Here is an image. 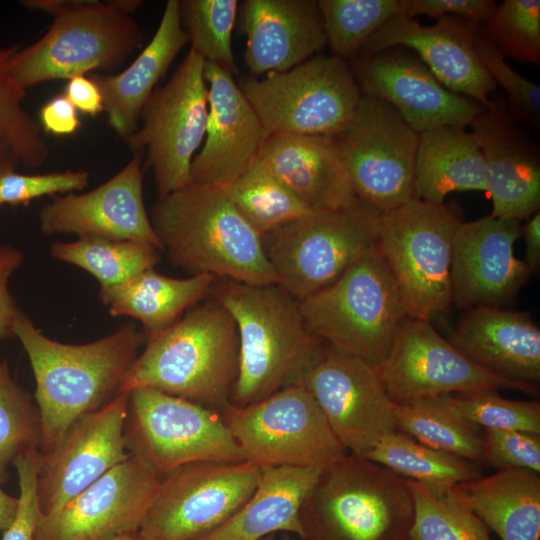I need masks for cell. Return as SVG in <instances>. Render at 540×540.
Segmentation results:
<instances>
[{
  "label": "cell",
  "instance_id": "cell-1",
  "mask_svg": "<svg viewBox=\"0 0 540 540\" xmlns=\"http://www.w3.org/2000/svg\"><path fill=\"white\" fill-rule=\"evenodd\" d=\"M14 336L22 344L35 379L34 400L49 449L79 417L97 411L122 393V385L145 336L134 324L85 344L47 337L20 311Z\"/></svg>",
  "mask_w": 540,
  "mask_h": 540
},
{
  "label": "cell",
  "instance_id": "cell-2",
  "mask_svg": "<svg viewBox=\"0 0 540 540\" xmlns=\"http://www.w3.org/2000/svg\"><path fill=\"white\" fill-rule=\"evenodd\" d=\"M209 296L234 318L239 338V370L234 406L260 401L301 384L325 344L307 328L299 301L278 283L247 284L222 279Z\"/></svg>",
  "mask_w": 540,
  "mask_h": 540
},
{
  "label": "cell",
  "instance_id": "cell-3",
  "mask_svg": "<svg viewBox=\"0 0 540 540\" xmlns=\"http://www.w3.org/2000/svg\"><path fill=\"white\" fill-rule=\"evenodd\" d=\"M150 220L171 264L190 276L278 283L260 235L235 208L225 187L191 182L158 198Z\"/></svg>",
  "mask_w": 540,
  "mask_h": 540
},
{
  "label": "cell",
  "instance_id": "cell-4",
  "mask_svg": "<svg viewBox=\"0 0 540 540\" xmlns=\"http://www.w3.org/2000/svg\"><path fill=\"white\" fill-rule=\"evenodd\" d=\"M239 370V338L232 315L214 298L145 340L121 392L149 387L222 413Z\"/></svg>",
  "mask_w": 540,
  "mask_h": 540
},
{
  "label": "cell",
  "instance_id": "cell-5",
  "mask_svg": "<svg viewBox=\"0 0 540 540\" xmlns=\"http://www.w3.org/2000/svg\"><path fill=\"white\" fill-rule=\"evenodd\" d=\"M414 519L408 480L352 453L320 471L300 511L303 540H411Z\"/></svg>",
  "mask_w": 540,
  "mask_h": 540
},
{
  "label": "cell",
  "instance_id": "cell-6",
  "mask_svg": "<svg viewBox=\"0 0 540 540\" xmlns=\"http://www.w3.org/2000/svg\"><path fill=\"white\" fill-rule=\"evenodd\" d=\"M299 305L315 337L376 370L384 364L407 317L396 282L377 248Z\"/></svg>",
  "mask_w": 540,
  "mask_h": 540
},
{
  "label": "cell",
  "instance_id": "cell-7",
  "mask_svg": "<svg viewBox=\"0 0 540 540\" xmlns=\"http://www.w3.org/2000/svg\"><path fill=\"white\" fill-rule=\"evenodd\" d=\"M461 221L455 207L417 198L380 215L377 249L407 317L431 322L450 309L452 246Z\"/></svg>",
  "mask_w": 540,
  "mask_h": 540
},
{
  "label": "cell",
  "instance_id": "cell-8",
  "mask_svg": "<svg viewBox=\"0 0 540 540\" xmlns=\"http://www.w3.org/2000/svg\"><path fill=\"white\" fill-rule=\"evenodd\" d=\"M380 215L363 204L313 211L261 236L278 284L298 301L377 248Z\"/></svg>",
  "mask_w": 540,
  "mask_h": 540
},
{
  "label": "cell",
  "instance_id": "cell-9",
  "mask_svg": "<svg viewBox=\"0 0 540 540\" xmlns=\"http://www.w3.org/2000/svg\"><path fill=\"white\" fill-rule=\"evenodd\" d=\"M142 40L137 21L114 0H89L53 18L42 37L21 46L11 58L10 71L24 89L92 71H112L141 47Z\"/></svg>",
  "mask_w": 540,
  "mask_h": 540
},
{
  "label": "cell",
  "instance_id": "cell-10",
  "mask_svg": "<svg viewBox=\"0 0 540 540\" xmlns=\"http://www.w3.org/2000/svg\"><path fill=\"white\" fill-rule=\"evenodd\" d=\"M267 135L334 136L352 119L361 92L347 62L317 55L239 84Z\"/></svg>",
  "mask_w": 540,
  "mask_h": 540
},
{
  "label": "cell",
  "instance_id": "cell-11",
  "mask_svg": "<svg viewBox=\"0 0 540 540\" xmlns=\"http://www.w3.org/2000/svg\"><path fill=\"white\" fill-rule=\"evenodd\" d=\"M221 414L244 460L260 469L322 470L348 453L302 384L246 406L230 404Z\"/></svg>",
  "mask_w": 540,
  "mask_h": 540
},
{
  "label": "cell",
  "instance_id": "cell-12",
  "mask_svg": "<svg viewBox=\"0 0 540 540\" xmlns=\"http://www.w3.org/2000/svg\"><path fill=\"white\" fill-rule=\"evenodd\" d=\"M205 59L192 49L169 80L144 105L141 126L125 141L133 153L145 154L158 198L191 183V163L205 137L208 89Z\"/></svg>",
  "mask_w": 540,
  "mask_h": 540
},
{
  "label": "cell",
  "instance_id": "cell-13",
  "mask_svg": "<svg viewBox=\"0 0 540 540\" xmlns=\"http://www.w3.org/2000/svg\"><path fill=\"white\" fill-rule=\"evenodd\" d=\"M129 453L160 475L198 461H245L220 412L149 387L129 391Z\"/></svg>",
  "mask_w": 540,
  "mask_h": 540
},
{
  "label": "cell",
  "instance_id": "cell-14",
  "mask_svg": "<svg viewBox=\"0 0 540 540\" xmlns=\"http://www.w3.org/2000/svg\"><path fill=\"white\" fill-rule=\"evenodd\" d=\"M418 136L390 104L361 94L352 119L332 136L361 204L381 215L416 198Z\"/></svg>",
  "mask_w": 540,
  "mask_h": 540
},
{
  "label": "cell",
  "instance_id": "cell-15",
  "mask_svg": "<svg viewBox=\"0 0 540 540\" xmlns=\"http://www.w3.org/2000/svg\"><path fill=\"white\" fill-rule=\"evenodd\" d=\"M261 469L248 462L198 461L162 476L137 532L142 540H199L254 492Z\"/></svg>",
  "mask_w": 540,
  "mask_h": 540
},
{
  "label": "cell",
  "instance_id": "cell-16",
  "mask_svg": "<svg viewBox=\"0 0 540 540\" xmlns=\"http://www.w3.org/2000/svg\"><path fill=\"white\" fill-rule=\"evenodd\" d=\"M396 404L447 394L512 389L538 397V385L509 380L478 366L443 338L431 322L406 317L378 370Z\"/></svg>",
  "mask_w": 540,
  "mask_h": 540
},
{
  "label": "cell",
  "instance_id": "cell-17",
  "mask_svg": "<svg viewBox=\"0 0 540 540\" xmlns=\"http://www.w3.org/2000/svg\"><path fill=\"white\" fill-rule=\"evenodd\" d=\"M301 384L314 397L333 433L352 454L362 456L396 431L394 403L378 370L325 345Z\"/></svg>",
  "mask_w": 540,
  "mask_h": 540
},
{
  "label": "cell",
  "instance_id": "cell-18",
  "mask_svg": "<svg viewBox=\"0 0 540 540\" xmlns=\"http://www.w3.org/2000/svg\"><path fill=\"white\" fill-rule=\"evenodd\" d=\"M129 392L76 419L39 454L37 496L41 513L51 514L109 470L125 461Z\"/></svg>",
  "mask_w": 540,
  "mask_h": 540
},
{
  "label": "cell",
  "instance_id": "cell-19",
  "mask_svg": "<svg viewBox=\"0 0 540 540\" xmlns=\"http://www.w3.org/2000/svg\"><path fill=\"white\" fill-rule=\"evenodd\" d=\"M161 478L130 453L62 508L41 513L35 540H113L137 533Z\"/></svg>",
  "mask_w": 540,
  "mask_h": 540
},
{
  "label": "cell",
  "instance_id": "cell-20",
  "mask_svg": "<svg viewBox=\"0 0 540 540\" xmlns=\"http://www.w3.org/2000/svg\"><path fill=\"white\" fill-rule=\"evenodd\" d=\"M350 68L361 94L390 104L417 133L440 126L466 128L485 109L444 87L406 48L357 57Z\"/></svg>",
  "mask_w": 540,
  "mask_h": 540
},
{
  "label": "cell",
  "instance_id": "cell-21",
  "mask_svg": "<svg viewBox=\"0 0 540 540\" xmlns=\"http://www.w3.org/2000/svg\"><path fill=\"white\" fill-rule=\"evenodd\" d=\"M478 23L458 16H442L430 26L399 13L367 39L357 57L393 47L412 50L439 82L453 93L485 108L497 86L484 69L475 49Z\"/></svg>",
  "mask_w": 540,
  "mask_h": 540
},
{
  "label": "cell",
  "instance_id": "cell-22",
  "mask_svg": "<svg viewBox=\"0 0 540 540\" xmlns=\"http://www.w3.org/2000/svg\"><path fill=\"white\" fill-rule=\"evenodd\" d=\"M521 227L520 220L491 215L460 222L452 246V304L501 307L517 295L532 274L514 254Z\"/></svg>",
  "mask_w": 540,
  "mask_h": 540
},
{
  "label": "cell",
  "instance_id": "cell-23",
  "mask_svg": "<svg viewBox=\"0 0 540 540\" xmlns=\"http://www.w3.org/2000/svg\"><path fill=\"white\" fill-rule=\"evenodd\" d=\"M143 154L113 177L82 194L56 196L39 212L44 234H75L146 242L162 251L143 198Z\"/></svg>",
  "mask_w": 540,
  "mask_h": 540
},
{
  "label": "cell",
  "instance_id": "cell-24",
  "mask_svg": "<svg viewBox=\"0 0 540 540\" xmlns=\"http://www.w3.org/2000/svg\"><path fill=\"white\" fill-rule=\"evenodd\" d=\"M208 119L205 142L191 163V182L226 187L257 157L267 133L232 73L205 61Z\"/></svg>",
  "mask_w": 540,
  "mask_h": 540
},
{
  "label": "cell",
  "instance_id": "cell-25",
  "mask_svg": "<svg viewBox=\"0 0 540 540\" xmlns=\"http://www.w3.org/2000/svg\"><path fill=\"white\" fill-rule=\"evenodd\" d=\"M471 127L485 160L491 216L521 221L539 211V151L520 121L506 105L492 101Z\"/></svg>",
  "mask_w": 540,
  "mask_h": 540
},
{
  "label": "cell",
  "instance_id": "cell-26",
  "mask_svg": "<svg viewBox=\"0 0 540 540\" xmlns=\"http://www.w3.org/2000/svg\"><path fill=\"white\" fill-rule=\"evenodd\" d=\"M239 20L246 36L244 61L256 75L287 71L327 45L314 0H246Z\"/></svg>",
  "mask_w": 540,
  "mask_h": 540
},
{
  "label": "cell",
  "instance_id": "cell-27",
  "mask_svg": "<svg viewBox=\"0 0 540 540\" xmlns=\"http://www.w3.org/2000/svg\"><path fill=\"white\" fill-rule=\"evenodd\" d=\"M257 156L311 211L341 210L360 204L331 136L271 134Z\"/></svg>",
  "mask_w": 540,
  "mask_h": 540
},
{
  "label": "cell",
  "instance_id": "cell-28",
  "mask_svg": "<svg viewBox=\"0 0 540 540\" xmlns=\"http://www.w3.org/2000/svg\"><path fill=\"white\" fill-rule=\"evenodd\" d=\"M450 342L483 369L538 385L540 329L528 312L476 306L465 310Z\"/></svg>",
  "mask_w": 540,
  "mask_h": 540
},
{
  "label": "cell",
  "instance_id": "cell-29",
  "mask_svg": "<svg viewBox=\"0 0 540 540\" xmlns=\"http://www.w3.org/2000/svg\"><path fill=\"white\" fill-rule=\"evenodd\" d=\"M188 43L179 0H168L152 39L128 67L116 74L90 76L101 92L109 126L119 137L126 141L137 130L156 84Z\"/></svg>",
  "mask_w": 540,
  "mask_h": 540
},
{
  "label": "cell",
  "instance_id": "cell-30",
  "mask_svg": "<svg viewBox=\"0 0 540 540\" xmlns=\"http://www.w3.org/2000/svg\"><path fill=\"white\" fill-rule=\"evenodd\" d=\"M321 470L296 467L262 468L247 501L220 527L199 540H263L276 532L303 539V501Z\"/></svg>",
  "mask_w": 540,
  "mask_h": 540
},
{
  "label": "cell",
  "instance_id": "cell-31",
  "mask_svg": "<svg viewBox=\"0 0 540 540\" xmlns=\"http://www.w3.org/2000/svg\"><path fill=\"white\" fill-rule=\"evenodd\" d=\"M452 493L500 540L540 539L539 473L497 470L457 484Z\"/></svg>",
  "mask_w": 540,
  "mask_h": 540
},
{
  "label": "cell",
  "instance_id": "cell-32",
  "mask_svg": "<svg viewBox=\"0 0 540 540\" xmlns=\"http://www.w3.org/2000/svg\"><path fill=\"white\" fill-rule=\"evenodd\" d=\"M217 280L210 274L173 278L152 268L126 283L99 288L98 295L110 315L137 319L146 340L207 298Z\"/></svg>",
  "mask_w": 540,
  "mask_h": 540
},
{
  "label": "cell",
  "instance_id": "cell-33",
  "mask_svg": "<svg viewBox=\"0 0 540 540\" xmlns=\"http://www.w3.org/2000/svg\"><path fill=\"white\" fill-rule=\"evenodd\" d=\"M486 191V165L473 131L440 126L419 133L415 195L442 204L452 192Z\"/></svg>",
  "mask_w": 540,
  "mask_h": 540
},
{
  "label": "cell",
  "instance_id": "cell-34",
  "mask_svg": "<svg viewBox=\"0 0 540 540\" xmlns=\"http://www.w3.org/2000/svg\"><path fill=\"white\" fill-rule=\"evenodd\" d=\"M361 457L424 485L436 495H446L457 484L482 475L480 465L436 450L398 430L384 435Z\"/></svg>",
  "mask_w": 540,
  "mask_h": 540
},
{
  "label": "cell",
  "instance_id": "cell-35",
  "mask_svg": "<svg viewBox=\"0 0 540 540\" xmlns=\"http://www.w3.org/2000/svg\"><path fill=\"white\" fill-rule=\"evenodd\" d=\"M159 251L146 242L101 237L55 241L50 246L51 257L87 271L100 288L126 283L154 268L160 261Z\"/></svg>",
  "mask_w": 540,
  "mask_h": 540
},
{
  "label": "cell",
  "instance_id": "cell-36",
  "mask_svg": "<svg viewBox=\"0 0 540 540\" xmlns=\"http://www.w3.org/2000/svg\"><path fill=\"white\" fill-rule=\"evenodd\" d=\"M397 430L436 450L484 465L482 429L439 397L396 404Z\"/></svg>",
  "mask_w": 540,
  "mask_h": 540
},
{
  "label": "cell",
  "instance_id": "cell-37",
  "mask_svg": "<svg viewBox=\"0 0 540 540\" xmlns=\"http://www.w3.org/2000/svg\"><path fill=\"white\" fill-rule=\"evenodd\" d=\"M226 191L241 216L261 236L310 212L258 156Z\"/></svg>",
  "mask_w": 540,
  "mask_h": 540
},
{
  "label": "cell",
  "instance_id": "cell-38",
  "mask_svg": "<svg viewBox=\"0 0 540 540\" xmlns=\"http://www.w3.org/2000/svg\"><path fill=\"white\" fill-rule=\"evenodd\" d=\"M327 44L343 60L357 58L384 22L402 13L401 0H319Z\"/></svg>",
  "mask_w": 540,
  "mask_h": 540
},
{
  "label": "cell",
  "instance_id": "cell-39",
  "mask_svg": "<svg viewBox=\"0 0 540 540\" xmlns=\"http://www.w3.org/2000/svg\"><path fill=\"white\" fill-rule=\"evenodd\" d=\"M39 409L32 396L11 376L0 358V484L15 460L42 448Z\"/></svg>",
  "mask_w": 540,
  "mask_h": 540
},
{
  "label": "cell",
  "instance_id": "cell-40",
  "mask_svg": "<svg viewBox=\"0 0 540 540\" xmlns=\"http://www.w3.org/2000/svg\"><path fill=\"white\" fill-rule=\"evenodd\" d=\"M22 45L0 47V137L15 151L20 164L42 166L50 155L39 122L23 107L26 89L12 77L10 61Z\"/></svg>",
  "mask_w": 540,
  "mask_h": 540
},
{
  "label": "cell",
  "instance_id": "cell-41",
  "mask_svg": "<svg viewBox=\"0 0 540 540\" xmlns=\"http://www.w3.org/2000/svg\"><path fill=\"white\" fill-rule=\"evenodd\" d=\"M238 5L237 0H179L181 24L190 49L231 73H237L232 31Z\"/></svg>",
  "mask_w": 540,
  "mask_h": 540
},
{
  "label": "cell",
  "instance_id": "cell-42",
  "mask_svg": "<svg viewBox=\"0 0 540 540\" xmlns=\"http://www.w3.org/2000/svg\"><path fill=\"white\" fill-rule=\"evenodd\" d=\"M477 32L505 58L540 65L539 0H504L478 25Z\"/></svg>",
  "mask_w": 540,
  "mask_h": 540
},
{
  "label": "cell",
  "instance_id": "cell-43",
  "mask_svg": "<svg viewBox=\"0 0 540 540\" xmlns=\"http://www.w3.org/2000/svg\"><path fill=\"white\" fill-rule=\"evenodd\" d=\"M408 483L415 502L411 540H494L483 522L452 491L436 495L416 481Z\"/></svg>",
  "mask_w": 540,
  "mask_h": 540
},
{
  "label": "cell",
  "instance_id": "cell-44",
  "mask_svg": "<svg viewBox=\"0 0 540 540\" xmlns=\"http://www.w3.org/2000/svg\"><path fill=\"white\" fill-rule=\"evenodd\" d=\"M466 421L481 429L517 430L540 434V403L502 397L497 390L438 396Z\"/></svg>",
  "mask_w": 540,
  "mask_h": 540
},
{
  "label": "cell",
  "instance_id": "cell-45",
  "mask_svg": "<svg viewBox=\"0 0 540 540\" xmlns=\"http://www.w3.org/2000/svg\"><path fill=\"white\" fill-rule=\"evenodd\" d=\"M477 55L493 82L508 98V109L519 121L534 128L540 123V86L515 71L499 50L481 37H475Z\"/></svg>",
  "mask_w": 540,
  "mask_h": 540
},
{
  "label": "cell",
  "instance_id": "cell-46",
  "mask_svg": "<svg viewBox=\"0 0 540 540\" xmlns=\"http://www.w3.org/2000/svg\"><path fill=\"white\" fill-rule=\"evenodd\" d=\"M89 177V172L84 170L35 175L10 171L0 175V201L2 205H28L43 196L84 189Z\"/></svg>",
  "mask_w": 540,
  "mask_h": 540
},
{
  "label": "cell",
  "instance_id": "cell-47",
  "mask_svg": "<svg viewBox=\"0 0 540 540\" xmlns=\"http://www.w3.org/2000/svg\"><path fill=\"white\" fill-rule=\"evenodd\" d=\"M484 462L497 470L540 472V434L517 430L482 429Z\"/></svg>",
  "mask_w": 540,
  "mask_h": 540
},
{
  "label": "cell",
  "instance_id": "cell-48",
  "mask_svg": "<svg viewBox=\"0 0 540 540\" xmlns=\"http://www.w3.org/2000/svg\"><path fill=\"white\" fill-rule=\"evenodd\" d=\"M39 450L31 451L15 460L18 475L19 510L12 525L3 531L2 540H35L41 510L37 496Z\"/></svg>",
  "mask_w": 540,
  "mask_h": 540
},
{
  "label": "cell",
  "instance_id": "cell-49",
  "mask_svg": "<svg viewBox=\"0 0 540 540\" xmlns=\"http://www.w3.org/2000/svg\"><path fill=\"white\" fill-rule=\"evenodd\" d=\"M493 0H401L402 13L415 18L417 15L458 16L480 24L496 7Z\"/></svg>",
  "mask_w": 540,
  "mask_h": 540
},
{
  "label": "cell",
  "instance_id": "cell-50",
  "mask_svg": "<svg viewBox=\"0 0 540 540\" xmlns=\"http://www.w3.org/2000/svg\"><path fill=\"white\" fill-rule=\"evenodd\" d=\"M24 255L18 248L0 244V341L14 338V324L20 313L8 288L12 274L20 267Z\"/></svg>",
  "mask_w": 540,
  "mask_h": 540
},
{
  "label": "cell",
  "instance_id": "cell-51",
  "mask_svg": "<svg viewBox=\"0 0 540 540\" xmlns=\"http://www.w3.org/2000/svg\"><path fill=\"white\" fill-rule=\"evenodd\" d=\"M39 121L42 130L58 136L73 134L80 127L78 111L64 94L42 106Z\"/></svg>",
  "mask_w": 540,
  "mask_h": 540
},
{
  "label": "cell",
  "instance_id": "cell-52",
  "mask_svg": "<svg viewBox=\"0 0 540 540\" xmlns=\"http://www.w3.org/2000/svg\"><path fill=\"white\" fill-rule=\"evenodd\" d=\"M64 95L82 113L95 116L104 110L101 92L95 82L85 75L68 80Z\"/></svg>",
  "mask_w": 540,
  "mask_h": 540
},
{
  "label": "cell",
  "instance_id": "cell-53",
  "mask_svg": "<svg viewBox=\"0 0 540 540\" xmlns=\"http://www.w3.org/2000/svg\"><path fill=\"white\" fill-rule=\"evenodd\" d=\"M521 236L525 240V259L531 273L540 267V212H535L521 227Z\"/></svg>",
  "mask_w": 540,
  "mask_h": 540
},
{
  "label": "cell",
  "instance_id": "cell-54",
  "mask_svg": "<svg viewBox=\"0 0 540 540\" xmlns=\"http://www.w3.org/2000/svg\"><path fill=\"white\" fill-rule=\"evenodd\" d=\"M89 0H22L19 3L26 9L40 11L53 18L85 6Z\"/></svg>",
  "mask_w": 540,
  "mask_h": 540
},
{
  "label": "cell",
  "instance_id": "cell-55",
  "mask_svg": "<svg viewBox=\"0 0 540 540\" xmlns=\"http://www.w3.org/2000/svg\"><path fill=\"white\" fill-rule=\"evenodd\" d=\"M19 497H14L6 493L0 487V530L8 529L18 514Z\"/></svg>",
  "mask_w": 540,
  "mask_h": 540
},
{
  "label": "cell",
  "instance_id": "cell-56",
  "mask_svg": "<svg viewBox=\"0 0 540 540\" xmlns=\"http://www.w3.org/2000/svg\"><path fill=\"white\" fill-rule=\"evenodd\" d=\"M20 161L11 145L0 137V175L15 171Z\"/></svg>",
  "mask_w": 540,
  "mask_h": 540
},
{
  "label": "cell",
  "instance_id": "cell-57",
  "mask_svg": "<svg viewBox=\"0 0 540 540\" xmlns=\"http://www.w3.org/2000/svg\"><path fill=\"white\" fill-rule=\"evenodd\" d=\"M113 540H142L137 533L119 536Z\"/></svg>",
  "mask_w": 540,
  "mask_h": 540
},
{
  "label": "cell",
  "instance_id": "cell-58",
  "mask_svg": "<svg viewBox=\"0 0 540 540\" xmlns=\"http://www.w3.org/2000/svg\"><path fill=\"white\" fill-rule=\"evenodd\" d=\"M263 540H275V536H274V535H271V536L266 537V538L263 539Z\"/></svg>",
  "mask_w": 540,
  "mask_h": 540
},
{
  "label": "cell",
  "instance_id": "cell-59",
  "mask_svg": "<svg viewBox=\"0 0 540 540\" xmlns=\"http://www.w3.org/2000/svg\"><path fill=\"white\" fill-rule=\"evenodd\" d=\"M281 540H293V539L288 536H284Z\"/></svg>",
  "mask_w": 540,
  "mask_h": 540
},
{
  "label": "cell",
  "instance_id": "cell-60",
  "mask_svg": "<svg viewBox=\"0 0 540 540\" xmlns=\"http://www.w3.org/2000/svg\"><path fill=\"white\" fill-rule=\"evenodd\" d=\"M1 205H2V204H1V201H0V206H1Z\"/></svg>",
  "mask_w": 540,
  "mask_h": 540
}]
</instances>
